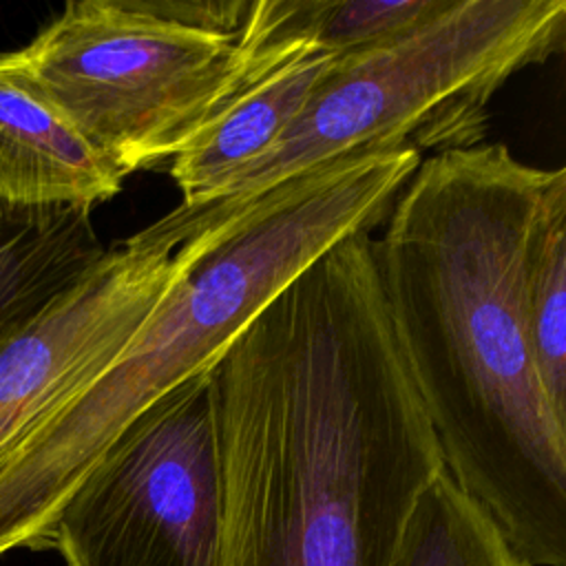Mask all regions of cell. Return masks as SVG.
Masks as SVG:
<instances>
[{"label":"cell","instance_id":"cell-4","mask_svg":"<svg viewBox=\"0 0 566 566\" xmlns=\"http://www.w3.org/2000/svg\"><path fill=\"white\" fill-rule=\"evenodd\" d=\"M564 0H447L409 31L340 55L270 150L195 208H172L130 239L177 250L248 212L268 192L343 157L482 144L489 102L522 69L564 46Z\"/></svg>","mask_w":566,"mask_h":566},{"label":"cell","instance_id":"cell-10","mask_svg":"<svg viewBox=\"0 0 566 566\" xmlns=\"http://www.w3.org/2000/svg\"><path fill=\"white\" fill-rule=\"evenodd\" d=\"M104 252L91 210L0 212V343Z\"/></svg>","mask_w":566,"mask_h":566},{"label":"cell","instance_id":"cell-1","mask_svg":"<svg viewBox=\"0 0 566 566\" xmlns=\"http://www.w3.org/2000/svg\"><path fill=\"white\" fill-rule=\"evenodd\" d=\"M371 241H336L206 369L219 566H391L418 495L444 471Z\"/></svg>","mask_w":566,"mask_h":566},{"label":"cell","instance_id":"cell-8","mask_svg":"<svg viewBox=\"0 0 566 566\" xmlns=\"http://www.w3.org/2000/svg\"><path fill=\"white\" fill-rule=\"evenodd\" d=\"M245 55L256 62L250 80L168 161V172L181 192L177 208L199 206L234 172L270 150L336 60L307 42L265 46Z\"/></svg>","mask_w":566,"mask_h":566},{"label":"cell","instance_id":"cell-12","mask_svg":"<svg viewBox=\"0 0 566 566\" xmlns=\"http://www.w3.org/2000/svg\"><path fill=\"white\" fill-rule=\"evenodd\" d=\"M524 316L542 387L566 420V170L542 197L528 239L524 270Z\"/></svg>","mask_w":566,"mask_h":566},{"label":"cell","instance_id":"cell-7","mask_svg":"<svg viewBox=\"0 0 566 566\" xmlns=\"http://www.w3.org/2000/svg\"><path fill=\"white\" fill-rule=\"evenodd\" d=\"M206 250L201 237L177 250L128 237L0 343V460L51 407L119 354Z\"/></svg>","mask_w":566,"mask_h":566},{"label":"cell","instance_id":"cell-3","mask_svg":"<svg viewBox=\"0 0 566 566\" xmlns=\"http://www.w3.org/2000/svg\"><path fill=\"white\" fill-rule=\"evenodd\" d=\"M422 155L369 150L268 192L203 237L119 354L51 407L0 460V557L51 548L53 526L99 458L153 402L208 369L223 347L312 261L376 230Z\"/></svg>","mask_w":566,"mask_h":566},{"label":"cell","instance_id":"cell-5","mask_svg":"<svg viewBox=\"0 0 566 566\" xmlns=\"http://www.w3.org/2000/svg\"><path fill=\"white\" fill-rule=\"evenodd\" d=\"M256 64L237 35L153 13L146 0H73L0 73L53 106L124 177L170 161Z\"/></svg>","mask_w":566,"mask_h":566},{"label":"cell","instance_id":"cell-2","mask_svg":"<svg viewBox=\"0 0 566 566\" xmlns=\"http://www.w3.org/2000/svg\"><path fill=\"white\" fill-rule=\"evenodd\" d=\"M553 175L504 144L422 157L371 241L444 471L526 566H566V420L524 316L528 239Z\"/></svg>","mask_w":566,"mask_h":566},{"label":"cell","instance_id":"cell-11","mask_svg":"<svg viewBox=\"0 0 566 566\" xmlns=\"http://www.w3.org/2000/svg\"><path fill=\"white\" fill-rule=\"evenodd\" d=\"M447 0H259L237 33L243 51L307 42L336 57L382 44Z\"/></svg>","mask_w":566,"mask_h":566},{"label":"cell","instance_id":"cell-6","mask_svg":"<svg viewBox=\"0 0 566 566\" xmlns=\"http://www.w3.org/2000/svg\"><path fill=\"white\" fill-rule=\"evenodd\" d=\"M64 566H219L221 489L208 371L142 411L60 511Z\"/></svg>","mask_w":566,"mask_h":566},{"label":"cell","instance_id":"cell-9","mask_svg":"<svg viewBox=\"0 0 566 566\" xmlns=\"http://www.w3.org/2000/svg\"><path fill=\"white\" fill-rule=\"evenodd\" d=\"M124 175L53 106L0 73V212L93 210Z\"/></svg>","mask_w":566,"mask_h":566},{"label":"cell","instance_id":"cell-13","mask_svg":"<svg viewBox=\"0 0 566 566\" xmlns=\"http://www.w3.org/2000/svg\"><path fill=\"white\" fill-rule=\"evenodd\" d=\"M391 566H526L495 522L438 473L418 495Z\"/></svg>","mask_w":566,"mask_h":566}]
</instances>
